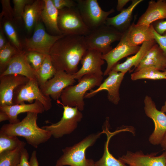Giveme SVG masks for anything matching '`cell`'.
Wrapping results in <instances>:
<instances>
[{"label": "cell", "mask_w": 166, "mask_h": 166, "mask_svg": "<svg viewBox=\"0 0 166 166\" xmlns=\"http://www.w3.org/2000/svg\"><path fill=\"white\" fill-rule=\"evenodd\" d=\"M87 49L84 36L65 35L56 42L49 54L57 71L73 74Z\"/></svg>", "instance_id": "cell-1"}, {"label": "cell", "mask_w": 166, "mask_h": 166, "mask_svg": "<svg viewBox=\"0 0 166 166\" xmlns=\"http://www.w3.org/2000/svg\"><path fill=\"white\" fill-rule=\"evenodd\" d=\"M38 113H27L26 116L15 124L3 125L0 132L10 135L22 137L27 143L35 148L48 141L52 136L47 130L39 127L37 124Z\"/></svg>", "instance_id": "cell-2"}, {"label": "cell", "mask_w": 166, "mask_h": 166, "mask_svg": "<svg viewBox=\"0 0 166 166\" xmlns=\"http://www.w3.org/2000/svg\"><path fill=\"white\" fill-rule=\"evenodd\" d=\"M103 76L88 74L78 80L76 85L69 86L63 91L61 96V102L58 103L64 105L77 108L80 111L84 109V98L87 92L94 87L99 86L102 82Z\"/></svg>", "instance_id": "cell-3"}, {"label": "cell", "mask_w": 166, "mask_h": 166, "mask_svg": "<svg viewBox=\"0 0 166 166\" xmlns=\"http://www.w3.org/2000/svg\"><path fill=\"white\" fill-rule=\"evenodd\" d=\"M101 133L90 134L73 146L62 150L63 154L56 161V166H90L94 161L85 156L86 149L92 146Z\"/></svg>", "instance_id": "cell-4"}, {"label": "cell", "mask_w": 166, "mask_h": 166, "mask_svg": "<svg viewBox=\"0 0 166 166\" xmlns=\"http://www.w3.org/2000/svg\"><path fill=\"white\" fill-rule=\"evenodd\" d=\"M123 33L112 26L105 24L93 30L85 36L87 49H94L106 54L113 49L111 44L120 41Z\"/></svg>", "instance_id": "cell-5"}, {"label": "cell", "mask_w": 166, "mask_h": 166, "mask_svg": "<svg viewBox=\"0 0 166 166\" xmlns=\"http://www.w3.org/2000/svg\"><path fill=\"white\" fill-rule=\"evenodd\" d=\"M58 25L63 34L86 36L90 32L77 7L59 10Z\"/></svg>", "instance_id": "cell-6"}, {"label": "cell", "mask_w": 166, "mask_h": 166, "mask_svg": "<svg viewBox=\"0 0 166 166\" xmlns=\"http://www.w3.org/2000/svg\"><path fill=\"white\" fill-rule=\"evenodd\" d=\"M76 1L84 22L90 30L105 24L108 16L115 12L113 8L108 11L103 10L97 0H77Z\"/></svg>", "instance_id": "cell-7"}, {"label": "cell", "mask_w": 166, "mask_h": 166, "mask_svg": "<svg viewBox=\"0 0 166 166\" xmlns=\"http://www.w3.org/2000/svg\"><path fill=\"white\" fill-rule=\"evenodd\" d=\"M61 105L63 111L60 120L56 123L42 127L56 138H61L73 132L83 118L82 114L77 108Z\"/></svg>", "instance_id": "cell-8"}, {"label": "cell", "mask_w": 166, "mask_h": 166, "mask_svg": "<svg viewBox=\"0 0 166 166\" xmlns=\"http://www.w3.org/2000/svg\"><path fill=\"white\" fill-rule=\"evenodd\" d=\"M32 36L26 38L23 44L24 50L26 52L36 51L44 54H49L56 42L64 36L51 35L45 31L43 24L40 21L35 25Z\"/></svg>", "instance_id": "cell-9"}, {"label": "cell", "mask_w": 166, "mask_h": 166, "mask_svg": "<svg viewBox=\"0 0 166 166\" xmlns=\"http://www.w3.org/2000/svg\"><path fill=\"white\" fill-rule=\"evenodd\" d=\"M34 101L40 102L45 111H48L52 107V99L43 93L37 80H29L15 90L13 99V105L21 104L25 101L32 103Z\"/></svg>", "instance_id": "cell-10"}, {"label": "cell", "mask_w": 166, "mask_h": 166, "mask_svg": "<svg viewBox=\"0 0 166 166\" xmlns=\"http://www.w3.org/2000/svg\"><path fill=\"white\" fill-rule=\"evenodd\" d=\"M144 109L146 116L151 118L154 124V130L149 138L154 145L160 144L166 132V115L158 110L155 102L150 96L146 95L144 99Z\"/></svg>", "instance_id": "cell-11"}, {"label": "cell", "mask_w": 166, "mask_h": 166, "mask_svg": "<svg viewBox=\"0 0 166 166\" xmlns=\"http://www.w3.org/2000/svg\"><path fill=\"white\" fill-rule=\"evenodd\" d=\"M73 74L65 72L57 71L54 76L40 88L45 95L54 101L59 100L63 90L76 82Z\"/></svg>", "instance_id": "cell-12"}, {"label": "cell", "mask_w": 166, "mask_h": 166, "mask_svg": "<svg viewBox=\"0 0 166 166\" xmlns=\"http://www.w3.org/2000/svg\"><path fill=\"white\" fill-rule=\"evenodd\" d=\"M125 74L121 72L111 70L107 77L98 87L87 93L85 98H90L100 92L106 90L108 93V100L115 105L118 104L120 100L119 89Z\"/></svg>", "instance_id": "cell-13"}, {"label": "cell", "mask_w": 166, "mask_h": 166, "mask_svg": "<svg viewBox=\"0 0 166 166\" xmlns=\"http://www.w3.org/2000/svg\"><path fill=\"white\" fill-rule=\"evenodd\" d=\"M158 153L144 154L141 151L135 152L128 151L118 159L129 166H166V151L156 156Z\"/></svg>", "instance_id": "cell-14"}, {"label": "cell", "mask_w": 166, "mask_h": 166, "mask_svg": "<svg viewBox=\"0 0 166 166\" xmlns=\"http://www.w3.org/2000/svg\"><path fill=\"white\" fill-rule=\"evenodd\" d=\"M102 53L94 49L87 50L81 61V68L73 74L75 79L78 80L86 75L103 76L101 66L105 63L102 58Z\"/></svg>", "instance_id": "cell-15"}, {"label": "cell", "mask_w": 166, "mask_h": 166, "mask_svg": "<svg viewBox=\"0 0 166 166\" xmlns=\"http://www.w3.org/2000/svg\"><path fill=\"white\" fill-rule=\"evenodd\" d=\"M29 80L24 76L17 74L0 76V106L13 105L15 90Z\"/></svg>", "instance_id": "cell-16"}, {"label": "cell", "mask_w": 166, "mask_h": 166, "mask_svg": "<svg viewBox=\"0 0 166 166\" xmlns=\"http://www.w3.org/2000/svg\"><path fill=\"white\" fill-rule=\"evenodd\" d=\"M26 51L23 50L14 56L6 69L0 76L10 74L24 76L30 80H37L36 71L27 59Z\"/></svg>", "instance_id": "cell-17"}, {"label": "cell", "mask_w": 166, "mask_h": 166, "mask_svg": "<svg viewBox=\"0 0 166 166\" xmlns=\"http://www.w3.org/2000/svg\"><path fill=\"white\" fill-rule=\"evenodd\" d=\"M153 26L137 25L133 22L128 29L123 33L121 38L128 45L136 46L145 42L154 40Z\"/></svg>", "instance_id": "cell-18"}, {"label": "cell", "mask_w": 166, "mask_h": 166, "mask_svg": "<svg viewBox=\"0 0 166 166\" xmlns=\"http://www.w3.org/2000/svg\"><path fill=\"white\" fill-rule=\"evenodd\" d=\"M140 48V46H129L121 39L115 48L106 54L102 55V59L105 61L107 64L103 75H108L113 67L120 60L130 55L135 54L139 50Z\"/></svg>", "instance_id": "cell-19"}, {"label": "cell", "mask_w": 166, "mask_h": 166, "mask_svg": "<svg viewBox=\"0 0 166 166\" xmlns=\"http://www.w3.org/2000/svg\"><path fill=\"white\" fill-rule=\"evenodd\" d=\"M166 19V0H152L148 2L145 12L139 17L136 24L150 26L154 22Z\"/></svg>", "instance_id": "cell-20"}, {"label": "cell", "mask_w": 166, "mask_h": 166, "mask_svg": "<svg viewBox=\"0 0 166 166\" xmlns=\"http://www.w3.org/2000/svg\"><path fill=\"white\" fill-rule=\"evenodd\" d=\"M0 111L6 114L9 123L14 124L20 121L18 118V116L20 113L28 112L42 113L45 110L40 102L35 101L33 103L29 104L23 103L19 104L0 106Z\"/></svg>", "instance_id": "cell-21"}, {"label": "cell", "mask_w": 166, "mask_h": 166, "mask_svg": "<svg viewBox=\"0 0 166 166\" xmlns=\"http://www.w3.org/2000/svg\"><path fill=\"white\" fill-rule=\"evenodd\" d=\"M149 68L162 71L166 69V55L156 43L147 52L135 71Z\"/></svg>", "instance_id": "cell-22"}, {"label": "cell", "mask_w": 166, "mask_h": 166, "mask_svg": "<svg viewBox=\"0 0 166 166\" xmlns=\"http://www.w3.org/2000/svg\"><path fill=\"white\" fill-rule=\"evenodd\" d=\"M143 1V0H132L131 4L127 8H124L118 14L113 17H108L105 24L112 26L123 33L132 24L133 10Z\"/></svg>", "instance_id": "cell-23"}, {"label": "cell", "mask_w": 166, "mask_h": 166, "mask_svg": "<svg viewBox=\"0 0 166 166\" xmlns=\"http://www.w3.org/2000/svg\"><path fill=\"white\" fill-rule=\"evenodd\" d=\"M156 43L155 40L145 42L140 46L139 50L134 55L127 58L124 62L117 63L111 70L125 74L133 67L136 68L148 50Z\"/></svg>", "instance_id": "cell-24"}, {"label": "cell", "mask_w": 166, "mask_h": 166, "mask_svg": "<svg viewBox=\"0 0 166 166\" xmlns=\"http://www.w3.org/2000/svg\"><path fill=\"white\" fill-rule=\"evenodd\" d=\"M44 6L41 18L47 28L56 35L63 34L58 26L59 10L54 5L52 0H43Z\"/></svg>", "instance_id": "cell-25"}, {"label": "cell", "mask_w": 166, "mask_h": 166, "mask_svg": "<svg viewBox=\"0 0 166 166\" xmlns=\"http://www.w3.org/2000/svg\"><path fill=\"white\" fill-rule=\"evenodd\" d=\"M44 5L43 0H36L26 6L22 18L28 32H30L36 24L41 20Z\"/></svg>", "instance_id": "cell-26"}, {"label": "cell", "mask_w": 166, "mask_h": 166, "mask_svg": "<svg viewBox=\"0 0 166 166\" xmlns=\"http://www.w3.org/2000/svg\"><path fill=\"white\" fill-rule=\"evenodd\" d=\"M105 128L103 132L105 133L107 136V139L105 142L103 155L98 160L95 162V166H128L114 157L110 152L109 149V144L110 139L114 135L120 132L119 130L114 132H110L109 129V123H105Z\"/></svg>", "instance_id": "cell-27"}, {"label": "cell", "mask_w": 166, "mask_h": 166, "mask_svg": "<svg viewBox=\"0 0 166 166\" xmlns=\"http://www.w3.org/2000/svg\"><path fill=\"white\" fill-rule=\"evenodd\" d=\"M49 54L46 55L40 68L36 71L37 80L40 88L52 78L57 72Z\"/></svg>", "instance_id": "cell-28"}, {"label": "cell", "mask_w": 166, "mask_h": 166, "mask_svg": "<svg viewBox=\"0 0 166 166\" xmlns=\"http://www.w3.org/2000/svg\"><path fill=\"white\" fill-rule=\"evenodd\" d=\"M26 143L14 150L0 153V166H17L20 161L22 150Z\"/></svg>", "instance_id": "cell-29"}, {"label": "cell", "mask_w": 166, "mask_h": 166, "mask_svg": "<svg viewBox=\"0 0 166 166\" xmlns=\"http://www.w3.org/2000/svg\"><path fill=\"white\" fill-rule=\"evenodd\" d=\"M131 78L133 81L142 79L154 80L166 79V73L152 68H145L131 74Z\"/></svg>", "instance_id": "cell-30"}, {"label": "cell", "mask_w": 166, "mask_h": 166, "mask_svg": "<svg viewBox=\"0 0 166 166\" xmlns=\"http://www.w3.org/2000/svg\"><path fill=\"white\" fill-rule=\"evenodd\" d=\"M20 51L10 42L0 49V74L6 70L14 56Z\"/></svg>", "instance_id": "cell-31"}, {"label": "cell", "mask_w": 166, "mask_h": 166, "mask_svg": "<svg viewBox=\"0 0 166 166\" xmlns=\"http://www.w3.org/2000/svg\"><path fill=\"white\" fill-rule=\"evenodd\" d=\"M25 142L20 140L17 136L0 132V153L15 149Z\"/></svg>", "instance_id": "cell-32"}, {"label": "cell", "mask_w": 166, "mask_h": 166, "mask_svg": "<svg viewBox=\"0 0 166 166\" xmlns=\"http://www.w3.org/2000/svg\"><path fill=\"white\" fill-rule=\"evenodd\" d=\"M3 29L11 44L18 50H23V44L19 40L16 29L11 21L6 19L3 23Z\"/></svg>", "instance_id": "cell-33"}, {"label": "cell", "mask_w": 166, "mask_h": 166, "mask_svg": "<svg viewBox=\"0 0 166 166\" xmlns=\"http://www.w3.org/2000/svg\"><path fill=\"white\" fill-rule=\"evenodd\" d=\"M26 54L28 61L36 71L41 66L46 55L36 51L26 52Z\"/></svg>", "instance_id": "cell-34"}, {"label": "cell", "mask_w": 166, "mask_h": 166, "mask_svg": "<svg viewBox=\"0 0 166 166\" xmlns=\"http://www.w3.org/2000/svg\"><path fill=\"white\" fill-rule=\"evenodd\" d=\"M33 0H13L14 17L18 20H21L26 6L32 3Z\"/></svg>", "instance_id": "cell-35"}, {"label": "cell", "mask_w": 166, "mask_h": 166, "mask_svg": "<svg viewBox=\"0 0 166 166\" xmlns=\"http://www.w3.org/2000/svg\"><path fill=\"white\" fill-rule=\"evenodd\" d=\"M2 10L0 14V18L4 17L6 19L12 21L14 17V12L13 9L11 6L10 0H0Z\"/></svg>", "instance_id": "cell-36"}, {"label": "cell", "mask_w": 166, "mask_h": 166, "mask_svg": "<svg viewBox=\"0 0 166 166\" xmlns=\"http://www.w3.org/2000/svg\"><path fill=\"white\" fill-rule=\"evenodd\" d=\"M153 33L154 40L166 55V31L160 34L157 33L153 28Z\"/></svg>", "instance_id": "cell-37"}, {"label": "cell", "mask_w": 166, "mask_h": 166, "mask_svg": "<svg viewBox=\"0 0 166 166\" xmlns=\"http://www.w3.org/2000/svg\"><path fill=\"white\" fill-rule=\"evenodd\" d=\"M55 7L60 10L65 8L77 7L76 1L72 0H52Z\"/></svg>", "instance_id": "cell-38"}, {"label": "cell", "mask_w": 166, "mask_h": 166, "mask_svg": "<svg viewBox=\"0 0 166 166\" xmlns=\"http://www.w3.org/2000/svg\"><path fill=\"white\" fill-rule=\"evenodd\" d=\"M152 25L154 30L160 34H162L166 31V19L156 21Z\"/></svg>", "instance_id": "cell-39"}, {"label": "cell", "mask_w": 166, "mask_h": 166, "mask_svg": "<svg viewBox=\"0 0 166 166\" xmlns=\"http://www.w3.org/2000/svg\"><path fill=\"white\" fill-rule=\"evenodd\" d=\"M29 158L28 152L26 148H24L21 152L20 162L17 166H30Z\"/></svg>", "instance_id": "cell-40"}, {"label": "cell", "mask_w": 166, "mask_h": 166, "mask_svg": "<svg viewBox=\"0 0 166 166\" xmlns=\"http://www.w3.org/2000/svg\"><path fill=\"white\" fill-rule=\"evenodd\" d=\"M30 166H39V162L37 158V152L34 151L31 155L29 160Z\"/></svg>", "instance_id": "cell-41"}, {"label": "cell", "mask_w": 166, "mask_h": 166, "mask_svg": "<svg viewBox=\"0 0 166 166\" xmlns=\"http://www.w3.org/2000/svg\"><path fill=\"white\" fill-rule=\"evenodd\" d=\"M0 23V49H2L6 44V38L4 35V31Z\"/></svg>", "instance_id": "cell-42"}, {"label": "cell", "mask_w": 166, "mask_h": 166, "mask_svg": "<svg viewBox=\"0 0 166 166\" xmlns=\"http://www.w3.org/2000/svg\"><path fill=\"white\" fill-rule=\"evenodd\" d=\"M130 0H118L116 6L117 11L121 12L123 9L124 7L129 2Z\"/></svg>", "instance_id": "cell-43"}, {"label": "cell", "mask_w": 166, "mask_h": 166, "mask_svg": "<svg viewBox=\"0 0 166 166\" xmlns=\"http://www.w3.org/2000/svg\"><path fill=\"white\" fill-rule=\"evenodd\" d=\"M7 116L4 112L0 111V122L6 121H8Z\"/></svg>", "instance_id": "cell-44"}, {"label": "cell", "mask_w": 166, "mask_h": 166, "mask_svg": "<svg viewBox=\"0 0 166 166\" xmlns=\"http://www.w3.org/2000/svg\"><path fill=\"white\" fill-rule=\"evenodd\" d=\"M160 144L163 149L165 151H166V132Z\"/></svg>", "instance_id": "cell-45"}, {"label": "cell", "mask_w": 166, "mask_h": 166, "mask_svg": "<svg viewBox=\"0 0 166 166\" xmlns=\"http://www.w3.org/2000/svg\"><path fill=\"white\" fill-rule=\"evenodd\" d=\"M161 111L164 113H166V101L164 102V105L161 107Z\"/></svg>", "instance_id": "cell-46"}, {"label": "cell", "mask_w": 166, "mask_h": 166, "mask_svg": "<svg viewBox=\"0 0 166 166\" xmlns=\"http://www.w3.org/2000/svg\"><path fill=\"white\" fill-rule=\"evenodd\" d=\"M90 166H95V162L94 161L93 162Z\"/></svg>", "instance_id": "cell-47"}, {"label": "cell", "mask_w": 166, "mask_h": 166, "mask_svg": "<svg viewBox=\"0 0 166 166\" xmlns=\"http://www.w3.org/2000/svg\"><path fill=\"white\" fill-rule=\"evenodd\" d=\"M164 71L166 73V69H165V70Z\"/></svg>", "instance_id": "cell-48"}]
</instances>
